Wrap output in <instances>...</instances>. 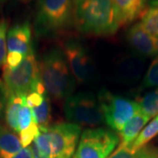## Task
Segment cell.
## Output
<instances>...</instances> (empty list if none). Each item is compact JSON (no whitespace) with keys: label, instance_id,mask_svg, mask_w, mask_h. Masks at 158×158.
<instances>
[{"label":"cell","instance_id":"d4e9b609","mask_svg":"<svg viewBox=\"0 0 158 158\" xmlns=\"http://www.w3.org/2000/svg\"><path fill=\"white\" fill-rule=\"evenodd\" d=\"M24 58H25V56H23L19 53L8 52L6 55L5 63L3 65L4 66L3 69H12L16 68L20 64V62H22Z\"/></svg>","mask_w":158,"mask_h":158},{"label":"cell","instance_id":"52a82bcc","mask_svg":"<svg viewBox=\"0 0 158 158\" xmlns=\"http://www.w3.org/2000/svg\"><path fill=\"white\" fill-rule=\"evenodd\" d=\"M98 98L101 106L106 123L110 128L118 133L141 111L138 102L113 95L106 90H102Z\"/></svg>","mask_w":158,"mask_h":158},{"label":"cell","instance_id":"9c48e42d","mask_svg":"<svg viewBox=\"0 0 158 158\" xmlns=\"http://www.w3.org/2000/svg\"><path fill=\"white\" fill-rule=\"evenodd\" d=\"M62 52L74 78L78 83L90 81L95 66L88 51L77 40H68L62 45Z\"/></svg>","mask_w":158,"mask_h":158},{"label":"cell","instance_id":"4dcf8cb0","mask_svg":"<svg viewBox=\"0 0 158 158\" xmlns=\"http://www.w3.org/2000/svg\"><path fill=\"white\" fill-rule=\"evenodd\" d=\"M5 1H6V0H0V6H2V4H3V3H4Z\"/></svg>","mask_w":158,"mask_h":158},{"label":"cell","instance_id":"277c9868","mask_svg":"<svg viewBox=\"0 0 158 158\" xmlns=\"http://www.w3.org/2000/svg\"><path fill=\"white\" fill-rule=\"evenodd\" d=\"M74 0H37L34 30L39 37H55L73 26Z\"/></svg>","mask_w":158,"mask_h":158},{"label":"cell","instance_id":"7402d4cb","mask_svg":"<svg viewBox=\"0 0 158 158\" xmlns=\"http://www.w3.org/2000/svg\"><path fill=\"white\" fill-rule=\"evenodd\" d=\"M19 139L21 141L23 148L28 147L33 143V141L38 137L40 135V128L38 125L34 121L33 124L26 130L20 131L19 133Z\"/></svg>","mask_w":158,"mask_h":158},{"label":"cell","instance_id":"ba28073f","mask_svg":"<svg viewBox=\"0 0 158 158\" xmlns=\"http://www.w3.org/2000/svg\"><path fill=\"white\" fill-rule=\"evenodd\" d=\"M118 142V136L111 130L86 129L81 135L72 158H108Z\"/></svg>","mask_w":158,"mask_h":158},{"label":"cell","instance_id":"5bb4252c","mask_svg":"<svg viewBox=\"0 0 158 158\" xmlns=\"http://www.w3.org/2000/svg\"><path fill=\"white\" fill-rule=\"evenodd\" d=\"M22 148L17 135L9 127L0 125V158H11Z\"/></svg>","mask_w":158,"mask_h":158},{"label":"cell","instance_id":"6da1fadb","mask_svg":"<svg viewBox=\"0 0 158 158\" xmlns=\"http://www.w3.org/2000/svg\"><path fill=\"white\" fill-rule=\"evenodd\" d=\"M73 26L85 35L116 34L120 27L113 0H74Z\"/></svg>","mask_w":158,"mask_h":158},{"label":"cell","instance_id":"d6986e66","mask_svg":"<svg viewBox=\"0 0 158 158\" xmlns=\"http://www.w3.org/2000/svg\"><path fill=\"white\" fill-rule=\"evenodd\" d=\"M142 113L151 118L158 115V88L147 93L138 102Z\"/></svg>","mask_w":158,"mask_h":158},{"label":"cell","instance_id":"9a60e30c","mask_svg":"<svg viewBox=\"0 0 158 158\" xmlns=\"http://www.w3.org/2000/svg\"><path fill=\"white\" fill-rule=\"evenodd\" d=\"M6 121L8 127L15 133H19V115L22 106L27 104V96L12 95L6 98Z\"/></svg>","mask_w":158,"mask_h":158},{"label":"cell","instance_id":"e0dca14e","mask_svg":"<svg viewBox=\"0 0 158 158\" xmlns=\"http://www.w3.org/2000/svg\"><path fill=\"white\" fill-rule=\"evenodd\" d=\"M158 135V115H156L148 124L141 130L140 135L131 145L134 152H138L146 146V144Z\"/></svg>","mask_w":158,"mask_h":158},{"label":"cell","instance_id":"83f0119b","mask_svg":"<svg viewBox=\"0 0 158 158\" xmlns=\"http://www.w3.org/2000/svg\"><path fill=\"white\" fill-rule=\"evenodd\" d=\"M11 158H34V156H33V153L30 147H27L23 148L19 152L17 153Z\"/></svg>","mask_w":158,"mask_h":158},{"label":"cell","instance_id":"484cf974","mask_svg":"<svg viewBox=\"0 0 158 158\" xmlns=\"http://www.w3.org/2000/svg\"><path fill=\"white\" fill-rule=\"evenodd\" d=\"M139 157V151L134 152L131 148V146L128 147H118L117 150L113 153L112 156L108 158H138Z\"/></svg>","mask_w":158,"mask_h":158},{"label":"cell","instance_id":"7c38bea8","mask_svg":"<svg viewBox=\"0 0 158 158\" xmlns=\"http://www.w3.org/2000/svg\"><path fill=\"white\" fill-rule=\"evenodd\" d=\"M119 27H125L143 15L148 0H113Z\"/></svg>","mask_w":158,"mask_h":158},{"label":"cell","instance_id":"cb8c5ba5","mask_svg":"<svg viewBox=\"0 0 158 158\" xmlns=\"http://www.w3.org/2000/svg\"><path fill=\"white\" fill-rule=\"evenodd\" d=\"M34 122L32 111L27 104H25L20 109L19 115V132L28 128Z\"/></svg>","mask_w":158,"mask_h":158},{"label":"cell","instance_id":"1f68e13d","mask_svg":"<svg viewBox=\"0 0 158 158\" xmlns=\"http://www.w3.org/2000/svg\"><path fill=\"white\" fill-rule=\"evenodd\" d=\"M20 1H22V2H29L30 0H20Z\"/></svg>","mask_w":158,"mask_h":158},{"label":"cell","instance_id":"8992f818","mask_svg":"<svg viewBox=\"0 0 158 158\" xmlns=\"http://www.w3.org/2000/svg\"><path fill=\"white\" fill-rule=\"evenodd\" d=\"M64 113L69 123L79 127H97L105 121L98 97L90 92H79L64 102Z\"/></svg>","mask_w":158,"mask_h":158},{"label":"cell","instance_id":"603a6c76","mask_svg":"<svg viewBox=\"0 0 158 158\" xmlns=\"http://www.w3.org/2000/svg\"><path fill=\"white\" fill-rule=\"evenodd\" d=\"M7 21L4 19H0V68L4 65L7 52Z\"/></svg>","mask_w":158,"mask_h":158},{"label":"cell","instance_id":"2e32d148","mask_svg":"<svg viewBox=\"0 0 158 158\" xmlns=\"http://www.w3.org/2000/svg\"><path fill=\"white\" fill-rule=\"evenodd\" d=\"M34 121L38 125L40 129H43L50 126L51 118H52V111H51L50 98L48 94L44 98L43 101L34 107L30 108Z\"/></svg>","mask_w":158,"mask_h":158},{"label":"cell","instance_id":"8fae6325","mask_svg":"<svg viewBox=\"0 0 158 158\" xmlns=\"http://www.w3.org/2000/svg\"><path fill=\"white\" fill-rule=\"evenodd\" d=\"M7 51L27 56L32 48V27L28 21L16 24L7 33Z\"/></svg>","mask_w":158,"mask_h":158},{"label":"cell","instance_id":"7a4b0ae2","mask_svg":"<svg viewBox=\"0 0 158 158\" xmlns=\"http://www.w3.org/2000/svg\"><path fill=\"white\" fill-rule=\"evenodd\" d=\"M81 135V127L60 123L40 129L30 148L34 158H72Z\"/></svg>","mask_w":158,"mask_h":158},{"label":"cell","instance_id":"4316f807","mask_svg":"<svg viewBox=\"0 0 158 158\" xmlns=\"http://www.w3.org/2000/svg\"><path fill=\"white\" fill-rule=\"evenodd\" d=\"M138 158H158V148L144 147L139 150Z\"/></svg>","mask_w":158,"mask_h":158},{"label":"cell","instance_id":"ffe728a7","mask_svg":"<svg viewBox=\"0 0 158 158\" xmlns=\"http://www.w3.org/2000/svg\"><path fill=\"white\" fill-rule=\"evenodd\" d=\"M141 23L148 33L158 37V5L148 8L141 16Z\"/></svg>","mask_w":158,"mask_h":158},{"label":"cell","instance_id":"44dd1931","mask_svg":"<svg viewBox=\"0 0 158 158\" xmlns=\"http://www.w3.org/2000/svg\"><path fill=\"white\" fill-rule=\"evenodd\" d=\"M143 89L158 87V56L151 62L141 84Z\"/></svg>","mask_w":158,"mask_h":158},{"label":"cell","instance_id":"f546056e","mask_svg":"<svg viewBox=\"0 0 158 158\" xmlns=\"http://www.w3.org/2000/svg\"><path fill=\"white\" fill-rule=\"evenodd\" d=\"M3 107H4V105H3L2 99H1V98H0V117H1L2 112H3Z\"/></svg>","mask_w":158,"mask_h":158},{"label":"cell","instance_id":"d6a6232c","mask_svg":"<svg viewBox=\"0 0 158 158\" xmlns=\"http://www.w3.org/2000/svg\"><path fill=\"white\" fill-rule=\"evenodd\" d=\"M157 55H158V54H157Z\"/></svg>","mask_w":158,"mask_h":158},{"label":"cell","instance_id":"ac0fdd59","mask_svg":"<svg viewBox=\"0 0 158 158\" xmlns=\"http://www.w3.org/2000/svg\"><path fill=\"white\" fill-rule=\"evenodd\" d=\"M143 62L139 58L126 59L121 64L120 74L125 82L135 81L141 73Z\"/></svg>","mask_w":158,"mask_h":158},{"label":"cell","instance_id":"4fadbf2b","mask_svg":"<svg viewBox=\"0 0 158 158\" xmlns=\"http://www.w3.org/2000/svg\"><path fill=\"white\" fill-rule=\"evenodd\" d=\"M150 118L140 111L134 118L125 125L122 130L118 133L119 145L118 147H128L133 144L136 138L140 135L145 125L149 121Z\"/></svg>","mask_w":158,"mask_h":158},{"label":"cell","instance_id":"5b68a950","mask_svg":"<svg viewBox=\"0 0 158 158\" xmlns=\"http://www.w3.org/2000/svg\"><path fill=\"white\" fill-rule=\"evenodd\" d=\"M2 88L6 98L25 95L34 91L40 78L39 64L34 50L27 54L20 64L12 69H3Z\"/></svg>","mask_w":158,"mask_h":158},{"label":"cell","instance_id":"30bf717a","mask_svg":"<svg viewBox=\"0 0 158 158\" xmlns=\"http://www.w3.org/2000/svg\"><path fill=\"white\" fill-rule=\"evenodd\" d=\"M127 40L141 56L151 57L158 54V37L148 33L141 22L135 23L128 29Z\"/></svg>","mask_w":158,"mask_h":158},{"label":"cell","instance_id":"f1b7e54d","mask_svg":"<svg viewBox=\"0 0 158 158\" xmlns=\"http://www.w3.org/2000/svg\"><path fill=\"white\" fill-rule=\"evenodd\" d=\"M148 3L149 6L148 7H151L154 6H157L158 5V0H148Z\"/></svg>","mask_w":158,"mask_h":158},{"label":"cell","instance_id":"3957f363","mask_svg":"<svg viewBox=\"0 0 158 158\" xmlns=\"http://www.w3.org/2000/svg\"><path fill=\"white\" fill-rule=\"evenodd\" d=\"M40 78L48 95L56 101H64L73 95L75 78L64 54L59 48L48 51L38 62Z\"/></svg>","mask_w":158,"mask_h":158}]
</instances>
